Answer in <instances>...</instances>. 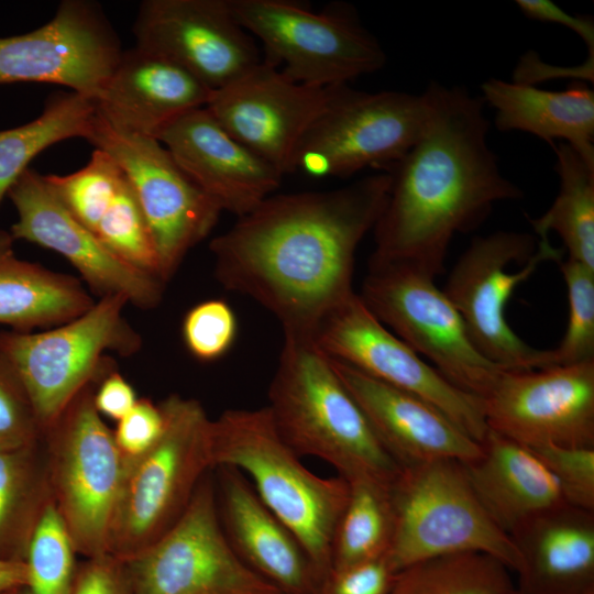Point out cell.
<instances>
[{
	"label": "cell",
	"mask_w": 594,
	"mask_h": 594,
	"mask_svg": "<svg viewBox=\"0 0 594 594\" xmlns=\"http://www.w3.org/2000/svg\"><path fill=\"white\" fill-rule=\"evenodd\" d=\"M394 535L387 559L394 570L462 552L494 557L512 572L519 553L477 499L464 463L436 460L402 468L389 487Z\"/></svg>",
	"instance_id": "obj_6"
},
{
	"label": "cell",
	"mask_w": 594,
	"mask_h": 594,
	"mask_svg": "<svg viewBox=\"0 0 594 594\" xmlns=\"http://www.w3.org/2000/svg\"><path fill=\"white\" fill-rule=\"evenodd\" d=\"M426 128L391 165L387 199L373 231L371 258L411 266L433 278L444 271L458 233L475 230L495 204L522 198L488 145L484 101L465 87L430 82Z\"/></svg>",
	"instance_id": "obj_2"
},
{
	"label": "cell",
	"mask_w": 594,
	"mask_h": 594,
	"mask_svg": "<svg viewBox=\"0 0 594 594\" xmlns=\"http://www.w3.org/2000/svg\"><path fill=\"white\" fill-rule=\"evenodd\" d=\"M333 87L295 82L262 59L215 90L205 108L233 139L285 175L293 173L295 152Z\"/></svg>",
	"instance_id": "obj_19"
},
{
	"label": "cell",
	"mask_w": 594,
	"mask_h": 594,
	"mask_svg": "<svg viewBox=\"0 0 594 594\" xmlns=\"http://www.w3.org/2000/svg\"><path fill=\"white\" fill-rule=\"evenodd\" d=\"M509 572L485 553L446 554L397 571L389 594H506L515 587Z\"/></svg>",
	"instance_id": "obj_32"
},
{
	"label": "cell",
	"mask_w": 594,
	"mask_h": 594,
	"mask_svg": "<svg viewBox=\"0 0 594 594\" xmlns=\"http://www.w3.org/2000/svg\"><path fill=\"white\" fill-rule=\"evenodd\" d=\"M121 295L99 298L80 316L41 331L0 332V352L15 370L42 433L87 386L113 370L107 352L122 356L141 346L123 317Z\"/></svg>",
	"instance_id": "obj_7"
},
{
	"label": "cell",
	"mask_w": 594,
	"mask_h": 594,
	"mask_svg": "<svg viewBox=\"0 0 594 594\" xmlns=\"http://www.w3.org/2000/svg\"><path fill=\"white\" fill-rule=\"evenodd\" d=\"M562 260L549 239L527 232L496 231L472 240L452 267L443 293L463 319L475 348L505 371L554 365L552 349L527 344L505 317L514 290L544 261Z\"/></svg>",
	"instance_id": "obj_9"
},
{
	"label": "cell",
	"mask_w": 594,
	"mask_h": 594,
	"mask_svg": "<svg viewBox=\"0 0 594 594\" xmlns=\"http://www.w3.org/2000/svg\"><path fill=\"white\" fill-rule=\"evenodd\" d=\"M329 359L376 437L400 468L448 459L469 463L481 455L482 443L433 405Z\"/></svg>",
	"instance_id": "obj_22"
},
{
	"label": "cell",
	"mask_w": 594,
	"mask_h": 594,
	"mask_svg": "<svg viewBox=\"0 0 594 594\" xmlns=\"http://www.w3.org/2000/svg\"><path fill=\"white\" fill-rule=\"evenodd\" d=\"M429 113L425 91L367 92L334 86L295 152L293 173L346 178L366 167L386 169L419 140Z\"/></svg>",
	"instance_id": "obj_12"
},
{
	"label": "cell",
	"mask_w": 594,
	"mask_h": 594,
	"mask_svg": "<svg viewBox=\"0 0 594 594\" xmlns=\"http://www.w3.org/2000/svg\"><path fill=\"white\" fill-rule=\"evenodd\" d=\"M45 178L73 217L95 233L123 182L124 173L113 157L95 148L81 169L63 176L45 175Z\"/></svg>",
	"instance_id": "obj_35"
},
{
	"label": "cell",
	"mask_w": 594,
	"mask_h": 594,
	"mask_svg": "<svg viewBox=\"0 0 594 594\" xmlns=\"http://www.w3.org/2000/svg\"><path fill=\"white\" fill-rule=\"evenodd\" d=\"M216 501L235 556L282 594H314L319 576L295 535L265 506L239 470L217 466Z\"/></svg>",
	"instance_id": "obj_23"
},
{
	"label": "cell",
	"mask_w": 594,
	"mask_h": 594,
	"mask_svg": "<svg viewBox=\"0 0 594 594\" xmlns=\"http://www.w3.org/2000/svg\"><path fill=\"white\" fill-rule=\"evenodd\" d=\"M359 296L387 329L459 389L482 399L505 371L475 348L433 277L406 264L370 258Z\"/></svg>",
	"instance_id": "obj_11"
},
{
	"label": "cell",
	"mask_w": 594,
	"mask_h": 594,
	"mask_svg": "<svg viewBox=\"0 0 594 594\" xmlns=\"http://www.w3.org/2000/svg\"><path fill=\"white\" fill-rule=\"evenodd\" d=\"M506 594H526V593H522L519 590H517L516 587H514L510 591H508Z\"/></svg>",
	"instance_id": "obj_48"
},
{
	"label": "cell",
	"mask_w": 594,
	"mask_h": 594,
	"mask_svg": "<svg viewBox=\"0 0 594 594\" xmlns=\"http://www.w3.org/2000/svg\"><path fill=\"white\" fill-rule=\"evenodd\" d=\"M164 429L160 404L138 399L134 407L118 421L113 437L125 463L144 454L158 440Z\"/></svg>",
	"instance_id": "obj_42"
},
{
	"label": "cell",
	"mask_w": 594,
	"mask_h": 594,
	"mask_svg": "<svg viewBox=\"0 0 594 594\" xmlns=\"http://www.w3.org/2000/svg\"><path fill=\"white\" fill-rule=\"evenodd\" d=\"M312 341L327 356L420 397L475 441H484L488 427L481 399L459 389L425 362L367 309L359 294L321 320Z\"/></svg>",
	"instance_id": "obj_15"
},
{
	"label": "cell",
	"mask_w": 594,
	"mask_h": 594,
	"mask_svg": "<svg viewBox=\"0 0 594 594\" xmlns=\"http://www.w3.org/2000/svg\"><path fill=\"white\" fill-rule=\"evenodd\" d=\"M530 450L556 476L568 504L594 512V448L550 444Z\"/></svg>",
	"instance_id": "obj_40"
},
{
	"label": "cell",
	"mask_w": 594,
	"mask_h": 594,
	"mask_svg": "<svg viewBox=\"0 0 594 594\" xmlns=\"http://www.w3.org/2000/svg\"><path fill=\"white\" fill-rule=\"evenodd\" d=\"M388 170L329 190L271 195L209 244L218 282L311 339L346 300L355 252L385 206Z\"/></svg>",
	"instance_id": "obj_1"
},
{
	"label": "cell",
	"mask_w": 594,
	"mask_h": 594,
	"mask_svg": "<svg viewBox=\"0 0 594 594\" xmlns=\"http://www.w3.org/2000/svg\"><path fill=\"white\" fill-rule=\"evenodd\" d=\"M518 586L526 594H594V512L568 503L518 527Z\"/></svg>",
	"instance_id": "obj_25"
},
{
	"label": "cell",
	"mask_w": 594,
	"mask_h": 594,
	"mask_svg": "<svg viewBox=\"0 0 594 594\" xmlns=\"http://www.w3.org/2000/svg\"><path fill=\"white\" fill-rule=\"evenodd\" d=\"M348 484V501L331 543V568L387 556L394 535L391 486L373 481Z\"/></svg>",
	"instance_id": "obj_31"
},
{
	"label": "cell",
	"mask_w": 594,
	"mask_h": 594,
	"mask_svg": "<svg viewBox=\"0 0 594 594\" xmlns=\"http://www.w3.org/2000/svg\"><path fill=\"white\" fill-rule=\"evenodd\" d=\"M211 472L180 518L122 561L131 594H282L231 549L219 520Z\"/></svg>",
	"instance_id": "obj_14"
},
{
	"label": "cell",
	"mask_w": 594,
	"mask_h": 594,
	"mask_svg": "<svg viewBox=\"0 0 594 594\" xmlns=\"http://www.w3.org/2000/svg\"><path fill=\"white\" fill-rule=\"evenodd\" d=\"M76 549L52 496L32 528L24 561L28 594H72Z\"/></svg>",
	"instance_id": "obj_34"
},
{
	"label": "cell",
	"mask_w": 594,
	"mask_h": 594,
	"mask_svg": "<svg viewBox=\"0 0 594 594\" xmlns=\"http://www.w3.org/2000/svg\"><path fill=\"white\" fill-rule=\"evenodd\" d=\"M6 594H28V591L26 588H18V590L10 591Z\"/></svg>",
	"instance_id": "obj_47"
},
{
	"label": "cell",
	"mask_w": 594,
	"mask_h": 594,
	"mask_svg": "<svg viewBox=\"0 0 594 594\" xmlns=\"http://www.w3.org/2000/svg\"><path fill=\"white\" fill-rule=\"evenodd\" d=\"M97 101L75 91L55 95L34 120L0 131V202L45 148L72 138L87 139Z\"/></svg>",
	"instance_id": "obj_30"
},
{
	"label": "cell",
	"mask_w": 594,
	"mask_h": 594,
	"mask_svg": "<svg viewBox=\"0 0 594 594\" xmlns=\"http://www.w3.org/2000/svg\"><path fill=\"white\" fill-rule=\"evenodd\" d=\"M396 573L387 556L331 568L314 594H389Z\"/></svg>",
	"instance_id": "obj_41"
},
{
	"label": "cell",
	"mask_w": 594,
	"mask_h": 594,
	"mask_svg": "<svg viewBox=\"0 0 594 594\" xmlns=\"http://www.w3.org/2000/svg\"><path fill=\"white\" fill-rule=\"evenodd\" d=\"M482 99L495 109L497 130L530 133L550 146L564 142L594 166V91L575 80L564 90L491 78L481 85Z\"/></svg>",
	"instance_id": "obj_27"
},
{
	"label": "cell",
	"mask_w": 594,
	"mask_h": 594,
	"mask_svg": "<svg viewBox=\"0 0 594 594\" xmlns=\"http://www.w3.org/2000/svg\"><path fill=\"white\" fill-rule=\"evenodd\" d=\"M13 242L10 232L0 230V324L32 332L63 324L94 306L80 280L19 258Z\"/></svg>",
	"instance_id": "obj_28"
},
{
	"label": "cell",
	"mask_w": 594,
	"mask_h": 594,
	"mask_svg": "<svg viewBox=\"0 0 594 594\" xmlns=\"http://www.w3.org/2000/svg\"><path fill=\"white\" fill-rule=\"evenodd\" d=\"M518 9L531 20L556 23L576 33L585 43L588 58H594V21L590 15H572L550 0H516Z\"/></svg>",
	"instance_id": "obj_44"
},
{
	"label": "cell",
	"mask_w": 594,
	"mask_h": 594,
	"mask_svg": "<svg viewBox=\"0 0 594 594\" xmlns=\"http://www.w3.org/2000/svg\"><path fill=\"white\" fill-rule=\"evenodd\" d=\"M156 140L222 211L238 218L282 184L284 175L233 139L205 107L169 123Z\"/></svg>",
	"instance_id": "obj_21"
},
{
	"label": "cell",
	"mask_w": 594,
	"mask_h": 594,
	"mask_svg": "<svg viewBox=\"0 0 594 594\" xmlns=\"http://www.w3.org/2000/svg\"><path fill=\"white\" fill-rule=\"evenodd\" d=\"M164 429L144 454L127 463L112 518L108 554L125 561L184 514L204 476L215 469L211 420L202 405L177 394L160 403Z\"/></svg>",
	"instance_id": "obj_5"
},
{
	"label": "cell",
	"mask_w": 594,
	"mask_h": 594,
	"mask_svg": "<svg viewBox=\"0 0 594 594\" xmlns=\"http://www.w3.org/2000/svg\"><path fill=\"white\" fill-rule=\"evenodd\" d=\"M18 212L10 234L64 256L99 298L124 296L150 309L160 304L164 282L128 264L82 226L62 204L45 175L28 168L7 195Z\"/></svg>",
	"instance_id": "obj_20"
},
{
	"label": "cell",
	"mask_w": 594,
	"mask_h": 594,
	"mask_svg": "<svg viewBox=\"0 0 594 594\" xmlns=\"http://www.w3.org/2000/svg\"><path fill=\"white\" fill-rule=\"evenodd\" d=\"M33 449L0 450L1 558L24 560L32 528L51 497L47 473L38 471Z\"/></svg>",
	"instance_id": "obj_33"
},
{
	"label": "cell",
	"mask_w": 594,
	"mask_h": 594,
	"mask_svg": "<svg viewBox=\"0 0 594 594\" xmlns=\"http://www.w3.org/2000/svg\"><path fill=\"white\" fill-rule=\"evenodd\" d=\"M212 92L175 62L134 45L122 51L96 101L113 127L156 139L179 117L206 107Z\"/></svg>",
	"instance_id": "obj_24"
},
{
	"label": "cell",
	"mask_w": 594,
	"mask_h": 594,
	"mask_svg": "<svg viewBox=\"0 0 594 594\" xmlns=\"http://www.w3.org/2000/svg\"><path fill=\"white\" fill-rule=\"evenodd\" d=\"M464 468L481 505L509 537L538 514L566 503L558 480L532 450L493 430L481 455Z\"/></svg>",
	"instance_id": "obj_26"
},
{
	"label": "cell",
	"mask_w": 594,
	"mask_h": 594,
	"mask_svg": "<svg viewBox=\"0 0 594 594\" xmlns=\"http://www.w3.org/2000/svg\"><path fill=\"white\" fill-rule=\"evenodd\" d=\"M238 332L237 317L222 299H209L190 308L184 317V343L196 359L209 362L224 355Z\"/></svg>",
	"instance_id": "obj_38"
},
{
	"label": "cell",
	"mask_w": 594,
	"mask_h": 594,
	"mask_svg": "<svg viewBox=\"0 0 594 594\" xmlns=\"http://www.w3.org/2000/svg\"><path fill=\"white\" fill-rule=\"evenodd\" d=\"M28 585V566L24 560L0 557V594Z\"/></svg>",
	"instance_id": "obj_46"
},
{
	"label": "cell",
	"mask_w": 594,
	"mask_h": 594,
	"mask_svg": "<svg viewBox=\"0 0 594 594\" xmlns=\"http://www.w3.org/2000/svg\"><path fill=\"white\" fill-rule=\"evenodd\" d=\"M568 290L569 319L560 344L552 349L554 365L594 360V270L572 260H560Z\"/></svg>",
	"instance_id": "obj_37"
},
{
	"label": "cell",
	"mask_w": 594,
	"mask_h": 594,
	"mask_svg": "<svg viewBox=\"0 0 594 594\" xmlns=\"http://www.w3.org/2000/svg\"><path fill=\"white\" fill-rule=\"evenodd\" d=\"M47 481L52 499L77 553L108 554L110 527L127 463L94 404L92 384L84 388L46 429Z\"/></svg>",
	"instance_id": "obj_10"
},
{
	"label": "cell",
	"mask_w": 594,
	"mask_h": 594,
	"mask_svg": "<svg viewBox=\"0 0 594 594\" xmlns=\"http://www.w3.org/2000/svg\"><path fill=\"white\" fill-rule=\"evenodd\" d=\"M72 594H131L123 562L110 554L88 559L76 572Z\"/></svg>",
	"instance_id": "obj_43"
},
{
	"label": "cell",
	"mask_w": 594,
	"mask_h": 594,
	"mask_svg": "<svg viewBox=\"0 0 594 594\" xmlns=\"http://www.w3.org/2000/svg\"><path fill=\"white\" fill-rule=\"evenodd\" d=\"M122 51L98 3L64 0L44 25L0 37V85L57 84L97 100Z\"/></svg>",
	"instance_id": "obj_17"
},
{
	"label": "cell",
	"mask_w": 594,
	"mask_h": 594,
	"mask_svg": "<svg viewBox=\"0 0 594 594\" xmlns=\"http://www.w3.org/2000/svg\"><path fill=\"white\" fill-rule=\"evenodd\" d=\"M42 435L21 380L0 352V450L33 449Z\"/></svg>",
	"instance_id": "obj_39"
},
{
	"label": "cell",
	"mask_w": 594,
	"mask_h": 594,
	"mask_svg": "<svg viewBox=\"0 0 594 594\" xmlns=\"http://www.w3.org/2000/svg\"><path fill=\"white\" fill-rule=\"evenodd\" d=\"M235 20L263 45L262 59L312 87L350 85L382 69L386 54L350 4L320 12L294 0H229Z\"/></svg>",
	"instance_id": "obj_8"
},
{
	"label": "cell",
	"mask_w": 594,
	"mask_h": 594,
	"mask_svg": "<svg viewBox=\"0 0 594 594\" xmlns=\"http://www.w3.org/2000/svg\"><path fill=\"white\" fill-rule=\"evenodd\" d=\"M86 140L124 172L148 226L165 283L189 250L211 232L222 210L158 140L113 127L98 109Z\"/></svg>",
	"instance_id": "obj_13"
},
{
	"label": "cell",
	"mask_w": 594,
	"mask_h": 594,
	"mask_svg": "<svg viewBox=\"0 0 594 594\" xmlns=\"http://www.w3.org/2000/svg\"><path fill=\"white\" fill-rule=\"evenodd\" d=\"M551 147L560 178L559 194L541 217L529 221L540 240L554 231L569 258L594 270V166L564 142Z\"/></svg>",
	"instance_id": "obj_29"
},
{
	"label": "cell",
	"mask_w": 594,
	"mask_h": 594,
	"mask_svg": "<svg viewBox=\"0 0 594 594\" xmlns=\"http://www.w3.org/2000/svg\"><path fill=\"white\" fill-rule=\"evenodd\" d=\"M138 397L131 384L117 371L111 370L94 392V404L100 415L119 421L136 404Z\"/></svg>",
	"instance_id": "obj_45"
},
{
	"label": "cell",
	"mask_w": 594,
	"mask_h": 594,
	"mask_svg": "<svg viewBox=\"0 0 594 594\" xmlns=\"http://www.w3.org/2000/svg\"><path fill=\"white\" fill-rule=\"evenodd\" d=\"M213 466L249 480L265 506L295 535L319 581L331 569V543L349 496L340 476L307 469L278 432L267 406L227 409L211 420Z\"/></svg>",
	"instance_id": "obj_4"
},
{
	"label": "cell",
	"mask_w": 594,
	"mask_h": 594,
	"mask_svg": "<svg viewBox=\"0 0 594 594\" xmlns=\"http://www.w3.org/2000/svg\"><path fill=\"white\" fill-rule=\"evenodd\" d=\"M133 34L136 46L175 62L213 91L262 61L229 0H145Z\"/></svg>",
	"instance_id": "obj_18"
},
{
	"label": "cell",
	"mask_w": 594,
	"mask_h": 594,
	"mask_svg": "<svg viewBox=\"0 0 594 594\" xmlns=\"http://www.w3.org/2000/svg\"><path fill=\"white\" fill-rule=\"evenodd\" d=\"M95 234L118 257L162 280L148 226L125 174Z\"/></svg>",
	"instance_id": "obj_36"
},
{
	"label": "cell",
	"mask_w": 594,
	"mask_h": 594,
	"mask_svg": "<svg viewBox=\"0 0 594 594\" xmlns=\"http://www.w3.org/2000/svg\"><path fill=\"white\" fill-rule=\"evenodd\" d=\"M481 403L490 430L527 448H594V360L503 371Z\"/></svg>",
	"instance_id": "obj_16"
},
{
	"label": "cell",
	"mask_w": 594,
	"mask_h": 594,
	"mask_svg": "<svg viewBox=\"0 0 594 594\" xmlns=\"http://www.w3.org/2000/svg\"><path fill=\"white\" fill-rule=\"evenodd\" d=\"M267 408L288 446L331 465L348 483L391 486L402 468L311 339L284 336Z\"/></svg>",
	"instance_id": "obj_3"
}]
</instances>
